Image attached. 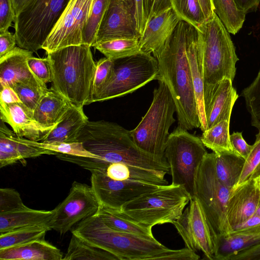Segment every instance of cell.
I'll list each match as a JSON object with an SVG mask.
<instances>
[{"label":"cell","instance_id":"54","mask_svg":"<svg viewBox=\"0 0 260 260\" xmlns=\"http://www.w3.org/2000/svg\"><path fill=\"white\" fill-rule=\"evenodd\" d=\"M259 225H260V216L254 215L235 230L245 229Z\"/></svg>","mask_w":260,"mask_h":260},{"label":"cell","instance_id":"46","mask_svg":"<svg viewBox=\"0 0 260 260\" xmlns=\"http://www.w3.org/2000/svg\"><path fill=\"white\" fill-rule=\"evenodd\" d=\"M15 16L13 0H0V32L9 29Z\"/></svg>","mask_w":260,"mask_h":260},{"label":"cell","instance_id":"32","mask_svg":"<svg viewBox=\"0 0 260 260\" xmlns=\"http://www.w3.org/2000/svg\"><path fill=\"white\" fill-rule=\"evenodd\" d=\"M93 47L105 57L114 60L141 52L139 39H113L96 42Z\"/></svg>","mask_w":260,"mask_h":260},{"label":"cell","instance_id":"8","mask_svg":"<svg viewBox=\"0 0 260 260\" xmlns=\"http://www.w3.org/2000/svg\"><path fill=\"white\" fill-rule=\"evenodd\" d=\"M69 0H29L14 20L18 47L36 52L55 26Z\"/></svg>","mask_w":260,"mask_h":260},{"label":"cell","instance_id":"19","mask_svg":"<svg viewBox=\"0 0 260 260\" xmlns=\"http://www.w3.org/2000/svg\"><path fill=\"white\" fill-rule=\"evenodd\" d=\"M185 45L200 119V128L207 129L204 103V82L202 50L197 29L186 22Z\"/></svg>","mask_w":260,"mask_h":260},{"label":"cell","instance_id":"10","mask_svg":"<svg viewBox=\"0 0 260 260\" xmlns=\"http://www.w3.org/2000/svg\"><path fill=\"white\" fill-rule=\"evenodd\" d=\"M208 153L201 138L177 126L169 134L165 157L170 168L172 184L182 186L194 197V181L198 168Z\"/></svg>","mask_w":260,"mask_h":260},{"label":"cell","instance_id":"35","mask_svg":"<svg viewBox=\"0 0 260 260\" xmlns=\"http://www.w3.org/2000/svg\"><path fill=\"white\" fill-rule=\"evenodd\" d=\"M172 8L181 20L198 28L207 18L199 0H171Z\"/></svg>","mask_w":260,"mask_h":260},{"label":"cell","instance_id":"33","mask_svg":"<svg viewBox=\"0 0 260 260\" xmlns=\"http://www.w3.org/2000/svg\"><path fill=\"white\" fill-rule=\"evenodd\" d=\"M51 230L47 224L32 225L16 229L0 234V249L17 246L37 239H44Z\"/></svg>","mask_w":260,"mask_h":260},{"label":"cell","instance_id":"15","mask_svg":"<svg viewBox=\"0 0 260 260\" xmlns=\"http://www.w3.org/2000/svg\"><path fill=\"white\" fill-rule=\"evenodd\" d=\"M90 172L91 187L100 207L117 210L125 203L161 186L137 181L116 180L96 170Z\"/></svg>","mask_w":260,"mask_h":260},{"label":"cell","instance_id":"18","mask_svg":"<svg viewBox=\"0 0 260 260\" xmlns=\"http://www.w3.org/2000/svg\"><path fill=\"white\" fill-rule=\"evenodd\" d=\"M1 120L9 124L19 138L41 142L55 127H46L37 122L23 104L0 102Z\"/></svg>","mask_w":260,"mask_h":260},{"label":"cell","instance_id":"56","mask_svg":"<svg viewBox=\"0 0 260 260\" xmlns=\"http://www.w3.org/2000/svg\"><path fill=\"white\" fill-rule=\"evenodd\" d=\"M29 1L13 0L16 16L21 12Z\"/></svg>","mask_w":260,"mask_h":260},{"label":"cell","instance_id":"26","mask_svg":"<svg viewBox=\"0 0 260 260\" xmlns=\"http://www.w3.org/2000/svg\"><path fill=\"white\" fill-rule=\"evenodd\" d=\"M71 105L65 98L50 88L41 98L32 113V117L43 126L54 127Z\"/></svg>","mask_w":260,"mask_h":260},{"label":"cell","instance_id":"34","mask_svg":"<svg viewBox=\"0 0 260 260\" xmlns=\"http://www.w3.org/2000/svg\"><path fill=\"white\" fill-rule=\"evenodd\" d=\"M214 11L230 33L237 34L242 28L246 14L238 9L234 0H211Z\"/></svg>","mask_w":260,"mask_h":260},{"label":"cell","instance_id":"41","mask_svg":"<svg viewBox=\"0 0 260 260\" xmlns=\"http://www.w3.org/2000/svg\"><path fill=\"white\" fill-rule=\"evenodd\" d=\"M25 140L27 143L32 145L51 150L57 153L80 157L98 158L97 156L87 151L80 142L46 144L41 142L30 141L26 139H25Z\"/></svg>","mask_w":260,"mask_h":260},{"label":"cell","instance_id":"37","mask_svg":"<svg viewBox=\"0 0 260 260\" xmlns=\"http://www.w3.org/2000/svg\"><path fill=\"white\" fill-rule=\"evenodd\" d=\"M1 120L0 125V168L12 165L20 161H23L20 156L16 143L12 136L15 134L9 129Z\"/></svg>","mask_w":260,"mask_h":260},{"label":"cell","instance_id":"6","mask_svg":"<svg viewBox=\"0 0 260 260\" xmlns=\"http://www.w3.org/2000/svg\"><path fill=\"white\" fill-rule=\"evenodd\" d=\"M158 82L148 111L138 125L129 132L133 141L140 149L167 161L165 150L169 130L176 120L174 117L176 107L166 83L162 80Z\"/></svg>","mask_w":260,"mask_h":260},{"label":"cell","instance_id":"5","mask_svg":"<svg viewBox=\"0 0 260 260\" xmlns=\"http://www.w3.org/2000/svg\"><path fill=\"white\" fill-rule=\"evenodd\" d=\"M197 29L203 58L205 110L219 82L233 81L239 58L223 23L214 11Z\"/></svg>","mask_w":260,"mask_h":260},{"label":"cell","instance_id":"30","mask_svg":"<svg viewBox=\"0 0 260 260\" xmlns=\"http://www.w3.org/2000/svg\"><path fill=\"white\" fill-rule=\"evenodd\" d=\"M119 260L113 254L72 234L62 260Z\"/></svg>","mask_w":260,"mask_h":260},{"label":"cell","instance_id":"27","mask_svg":"<svg viewBox=\"0 0 260 260\" xmlns=\"http://www.w3.org/2000/svg\"><path fill=\"white\" fill-rule=\"evenodd\" d=\"M54 213V209L47 211L29 208L14 212L0 213V234L32 225L47 224L49 226Z\"/></svg>","mask_w":260,"mask_h":260},{"label":"cell","instance_id":"4","mask_svg":"<svg viewBox=\"0 0 260 260\" xmlns=\"http://www.w3.org/2000/svg\"><path fill=\"white\" fill-rule=\"evenodd\" d=\"M90 47L82 44L47 53L51 72V88L79 108L92 103L96 62Z\"/></svg>","mask_w":260,"mask_h":260},{"label":"cell","instance_id":"31","mask_svg":"<svg viewBox=\"0 0 260 260\" xmlns=\"http://www.w3.org/2000/svg\"><path fill=\"white\" fill-rule=\"evenodd\" d=\"M230 121H220L203 132L200 138L205 146L215 153L235 152L230 141Z\"/></svg>","mask_w":260,"mask_h":260},{"label":"cell","instance_id":"58","mask_svg":"<svg viewBox=\"0 0 260 260\" xmlns=\"http://www.w3.org/2000/svg\"><path fill=\"white\" fill-rule=\"evenodd\" d=\"M254 179H255V181L256 182V183L258 187L259 188V189L260 190V176Z\"/></svg>","mask_w":260,"mask_h":260},{"label":"cell","instance_id":"13","mask_svg":"<svg viewBox=\"0 0 260 260\" xmlns=\"http://www.w3.org/2000/svg\"><path fill=\"white\" fill-rule=\"evenodd\" d=\"M94 0H69L42 46L47 53L82 44V34Z\"/></svg>","mask_w":260,"mask_h":260},{"label":"cell","instance_id":"47","mask_svg":"<svg viewBox=\"0 0 260 260\" xmlns=\"http://www.w3.org/2000/svg\"><path fill=\"white\" fill-rule=\"evenodd\" d=\"M230 141L235 152L245 159L250 152L252 145L246 143L241 132H234L230 135Z\"/></svg>","mask_w":260,"mask_h":260},{"label":"cell","instance_id":"59","mask_svg":"<svg viewBox=\"0 0 260 260\" xmlns=\"http://www.w3.org/2000/svg\"><path fill=\"white\" fill-rule=\"evenodd\" d=\"M254 215L260 216V202L257 207V209Z\"/></svg>","mask_w":260,"mask_h":260},{"label":"cell","instance_id":"55","mask_svg":"<svg viewBox=\"0 0 260 260\" xmlns=\"http://www.w3.org/2000/svg\"><path fill=\"white\" fill-rule=\"evenodd\" d=\"M204 13L207 19L214 12L211 0H199Z\"/></svg>","mask_w":260,"mask_h":260},{"label":"cell","instance_id":"23","mask_svg":"<svg viewBox=\"0 0 260 260\" xmlns=\"http://www.w3.org/2000/svg\"><path fill=\"white\" fill-rule=\"evenodd\" d=\"M260 243V225L235 230L214 242V260H227L233 254Z\"/></svg>","mask_w":260,"mask_h":260},{"label":"cell","instance_id":"2","mask_svg":"<svg viewBox=\"0 0 260 260\" xmlns=\"http://www.w3.org/2000/svg\"><path fill=\"white\" fill-rule=\"evenodd\" d=\"M72 234L107 250L119 260H198L200 256L187 248L173 250L155 238L114 230L95 214L79 222Z\"/></svg>","mask_w":260,"mask_h":260},{"label":"cell","instance_id":"14","mask_svg":"<svg viewBox=\"0 0 260 260\" xmlns=\"http://www.w3.org/2000/svg\"><path fill=\"white\" fill-rule=\"evenodd\" d=\"M172 224L186 247L196 252L201 250L208 259L214 260V244L212 230L204 210L196 197Z\"/></svg>","mask_w":260,"mask_h":260},{"label":"cell","instance_id":"50","mask_svg":"<svg viewBox=\"0 0 260 260\" xmlns=\"http://www.w3.org/2000/svg\"><path fill=\"white\" fill-rule=\"evenodd\" d=\"M135 9V17L138 30L141 36L147 24L144 0H133Z\"/></svg>","mask_w":260,"mask_h":260},{"label":"cell","instance_id":"22","mask_svg":"<svg viewBox=\"0 0 260 260\" xmlns=\"http://www.w3.org/2000/svg\"><path fill=\"white\" fill-rule=\"evenodd\" d=\"M232 83L230 79L224 78L216 86L205 108L207 129L220 121H230L233 106L239 96Z\"/></svg>","mask_w":260,"mask_h":260},{"label":"cell","instance_id":"44","mask_svg":"<svg viewBox=\"0 0 260 260\" xmlns=\"http://www.w3.org/2000/svg\"><path fill=\"white\" fill-rule=\"evenodd\" d=\"M12 138L16 143L18 153L23 161L24 165H25L26 158L36 157L43 154L56 155L58 153L51 150L29 144L25 141L24 138H19L15 134Z\"/></svg>","mask_w":260,"mask_h":260},{"label":"cell","instance_id":"24","mask_svg":"<svg viewBox=\"0 0 260 260\" xmlns=\"http://www.w3.org/2000/svg\"><path fill=\"white\" fill-rule=\"evenodd\" d=\"M59 249L44 239L0 249L1 260H62Z\"/></svg>","mask_w":260,"mask_h":260},{"label":"cell","instance_id":"43","mask_svg":"<svg viewBox=\"0 0 260 260\" xmlns=\"http://www.w3.org/2000/svg\"><path fill=\"white\" fill-rule=\"evenodd\" d=\"M28 208L23 204L17 190L10 188L0 189V213L14 212Z\"/></svg>","mask_w":260,"mask_h":260},{"label":"cell","instance_id":"12","mask_svg":"<svg viewBox=\"0 0 260 260\" xmlns=\"http://www.w3.org/2000/svg\"><path fill=\"white\" fill-rule=\"evenodd\" d=\"M100 207L91 186L74 181L68 196L54 209L50 228L64 235L81 221L95 214Z\"/></svg>","mask_w":260,"mask_h":260},{"label":"cell","instance_id":"28","mask_svg":"<svg viewBox=\"0 0 260 260\" xmlns=\"http://www.w3.org/2000/svg\"><path fill=\"white\" fill-rule=\"evenodd\" d=\"M244 162L245 159L235 152L215 153V169L219 181L233 189L239 180Z\"/></svg>","mask_w":260,"mask_h":260},{"label":"cell","instance_id":"49","mask_svg":"<svg viewBox=\"0 0 260 260\" xmlns=\"http://www.w3.org/2000/svg\"><path fill=\"white\" fill-rule=\"evenodd\" d=\"M227 260H260V243L233 254Z\"/></svg>","mask_w":260,"mask_h":260},{"label":"cell","instance_id":"17","mask_svg":"<svg viewBox=\"0 0 260 260\" xmlns=\"http://www.w3.org/2000/svg\"><path fill=\"white\" fill-rule=\"evenodd\" d=\"M260 202V190L255 179L231 190L226 217L230 233L254 215Z\"/></svg>","mask_w":260,"mask_h":260},{"label":"cell","instance_id":"1","mask_svg":"<svg viewBox=\"0 0 260 260\" xmlns=\"http://www.w3.org/2000/svg\"><path fill=\"white\" fill-rule=\"evenodd\" d=\"M98 158L57 153V158L76 164L90 172L110 163L121 162L170 174L167 161L142 151L134 143L129 131L119 124L103 120L88 121L77 142Z\"/></svg>","mask_w":260,"mask_h":260},{"label":"cell","instance_id":"11","mask_svg":"<svg viewBox=\"0 0 260 260\" xmlns=\"http://www.w3.org/2000/svg\"><path fill=\"white\" fill-rule=\"evenodd\" d=\"M158 75V62L150 53L138 54L115 60L114 74L94 102L121 97L131 93Z\"/></svg>","mask_w":260,"mask_h":260},{"label":"cell","instance_id":"29","mask_svg":"<svg viewBox=\"0 0 260 260\" xmlns=\"http://www.w3.org/2000/svg\"><path fill=\"white\" fill-rule=\"evenodd\" d=\"M96 214L106 225L114 230L147 238H154L152 227L131 220L123 215L119 210L100 207Z\"/></svg>","mask_w":260,"mask_h":260},{"label":"cell","instance_id":"16","mask_svg":"<svg viewBox=\"0 0 260 260\" xmlns=\"http://www.w3.org/2000/svg\"><path fill=\"white\" fill-rule=\"evenodd\" d=\"M133 0H109L96 42L117 39H139Z\"/></svg>","mask_w":260,"mask_h":260},{"label":"cell","instance_id":"45","mask_svg":"<svg viewBox=\"0 0 260 260\" xmlns=\"http://www.w3.org/2000/svg\"><path fill=\"white\" fill-rule=\"evenodd\" d=\"M28 66L35 76L43 84L51 82V72L49 59L37 58L32 55L27 59Z\"/></svg>","mask_w":260,"mask_h":260},{"label":"cell","instance_id":"48","mask_svg":"<svg viewBox=\"0 0 260 260\" xmlns=\"http://www.w3.org/2000/svg\"><path fill=\"white\" fill-rule=\"evenodd\" d=\"M16 38L8 30L0 32V59L11 52L16 46Z\"/></svg>","mask_w":260,"mask_h":260},{"label":"cell","instance_id":"52","mask_svg":"<svg viewBox=\"0 0 260 260\" xmlns=\"http://www.w3.org/2000/svg\"><path fill=\"white\" fill-rule=\"evenodd\" d=\"M172 8L171 0H154L147 22L152 18Z\"/></svg>","mask_w":260,"mask_h":260},{"label":"cell","instance_id":"9","mask_svg":"<svg viewBox=\"0 0 260 260\" xmlns=\"http://www.w3.org/2000/svg\"><path fill=\"white\" fill-rule=\"evenodd\" d=\"M214 161V152L208 153L198 168L194 181V197L200 203L209 221L214 244L218 237L230 233L226 213L231 191V189L218 179Z\"/></svg>","mask_w":260,"mask_h":260},{"label":"cell","instance_id":"39","mask_svg":"<svg viewBox=\"0 0 260 260\" xmlns=\"http://www.w3.org/2000/svg\"><path fill=\"white\" fill-rule=\"evenodd\" d=\"M260 176V129L250 153L245 159L243 169L239 180L233 188L253 180Z\"/></svg>","mask_w":260,"mask_h":260},{"label":"cell","instance_id":"7","mask_svg":"<svg viewBox=\"0 0 260 260\" xmlns=\"http://www.w3.org/2000/svg\"><path fill=\"white\" fill-rule=\"evenodd\" d=\"M191 198L181 185H164L125 203L119 210L138 223L153 227L172 223L181 216Z\"/></svg>","mask_w":260,"mask_h":260},{"label":"cell","instance_id":"57","mask_svg":"<svg viewBox=\"0 0 260 260\" xmlns=\"http://www.w3.org/2000/svg\"><path fill=\"white\" fill-rule=\"evenodd\" d=\"M153 1L154 0H144V12L147 22L151 11Z\"/></svg>","mask_w":260,"mask_h":260},{"label":"cell","instance_id":"21","mask_svg":"<svg viewBox=\"0 0 260 260\" xmlns=\"http://www.w3.org/2000/svg\"><path fill=\"white\" fill-rule=\"evenodd\" d=\"M180 20L172 8L150 19L139 39L141 51L153 55L158 53Z\"/></svg>","mask_w":260,"mask_h":260},{"label":"cell","instance_id":"36","mask_svg":"<svg viewBox=\"0 0 260 260\" xmlns=\"http://www.w3.org/2000/svg\"><path fill=\"white\" fill-rule=\"evenodd\" d=\"M109 0H94L82 34V44L93 47L98 31L108 7Z\"/></svg>","mask_w":260,"mask_h":260},{"label":"cell","instance_id":"25","mask_svg":"<svg viewBox=\"0 0 260 260\" xmlns=\"http://www.w3.org/2000/svg\"><path fill=\"white\" fill-rule=\"evenodd\" d=\"M88 121L83 108L71 104L59 122L41 142L51 144L77 142L81 131Z\"/></svg>","mask_w":260,"mask_h":260},{"label":"cell","instance_id":"51","mask_svg":"<svg viewBox=\"0 0 260 260\" xmlns=\"http://www.w3.org/2000/svg\"><path fill=\"white\" fill-rule=\"evenodd\" d=\"M0 102L6 104H22L15 90L10 86L1 88Z\"/></svg>","mask_w":260,"mask_h":260},{"label":"cell","instance_id":"40","mask_svg":"<svg viewBox=\"0 0 260 260\" xmlns=\"http://www.w3.org/2000/svg\"><path fill=\"white\" fill-rule=\"evenodd\" d=\"M12 87L17 93L23 105L33 113L44 94L48 90L47 87L17 83Z\"/></svg>","mask_w":260,"mask_h":260},{"label":"cell","instance_id":"53","mask_svg":"<svg viewBox=\"0 0 260 260\" xmlns=\"http://www.w3.org/2000/svg\"><path fill=\"white\" fill-rule=\"evenodd\" d=\"M234 1L237 8L246 14L255 11L260 3V0H234Z\"/></svg>","mask_w":260,"mask_h":260},{"label":"cell","instance_id":"20","mask_svg":"<svg viewBox=\"0 0 260 260\" xmlns=\"http://www.w3.org/2000/svg\"><path fill=\"white\" fill-rule=\"evenodd\" d=\"M33 52L16 47L0 59V87L21 83L47 87L30 70L27 59Z\"/></svg>","mask_w":260,"mask_h":260},{"label":"cell","instance_id":"3","mask_svg":"<svg viewBox=\"0 0 260 260\" xmlns=\"http://www.w3.org/2000/svg\"><path fill=\"white\" fill-rule=\"evenodd\" d=\"M186 22L180 20L162 48L153 56L158 66V80L167 84L173 98L178 126L200 128L192 77L186 51Z\"/></svg>","mask_w":260,"mask_h":260},{"label":"cell","instance_id":"38","mask_svg":"<svg viewBox=\"0 0 260 260\" xmlns=\"http://www.w3.org/2000/svg\"><path fill=\"white\" fill-rule=\"evenodd\" d=\"M247 109L251 116V124L260 129V69L253 81L242 92Z\"/></svg>","mask_w":260,"mask_h":260},{"label":"cell","instance_id":"42","mask_svg":"<svg viewBox=\"0 0 260 260\" xmlns=\"http://www.w3.org/2000/svg\"><path fill=\"white\" fill-rule=\"evenodd\" d=\"M115 60L106 57L96 62V70L93 81L92 103L112 77Z\"/></svg>","mask_w":260,"mask_h":260}]
</instances>
